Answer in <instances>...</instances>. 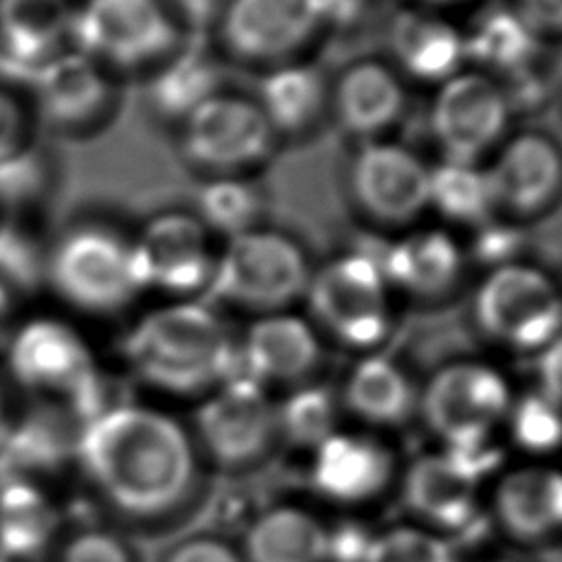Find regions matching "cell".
<instances>
[{
  "mask_svg": "<svg viewBox=\"0 0 562 562\" xmlns=\"http://www.w3.org/2000/svg\"><path fill=\"white\" fill-rule=\"evenodd\" d=\"M75 454L103 501L134 518L176 509L198 472L193 435L173 415L130 402L86 419Z\"/></svg>",
  "mask_w": 562,
  "mask_h": 562,
  "instance_id": "obj_1",
  "label": "cell"
},
{
  "mask_svg": "<svg viewBox=\"0 0 562 562\" xmlns=\"http://www.w3.org/2000/svg\"><path fill=\"white\" fill-rule=\"evenodd\" d=\"M121 351L138 382L171 395H206L237 371V336L198 299L145 312L125 331Z\"/></svg>",
  "mask_w": 562,
  "mask_h": 562,
  "instance_id": "obj_2",
  "label": "cell"
},
{
  "mask_svg": "<svg viewBox=\"0 0 562 562\" xmlns=\"http://www.w3.org/2000/svg\"><path fill=\"white\" fill-rule=\"evenodd\" d=\"M187 37L165 0H83L75 7L70 26V48L112 75H149Z\"/></svg>",
  "mask_w": 562,
  "mask_h": 562,
  "instance_id": "obj_3",
  "label": "cell"
},
{
  "mask_svg": "<svg viewBox=\"0 0 562 562\" xmlns=\"http://www.w3.org/2000/svg\"><path fill=\"white\" fill-rule=\"evenodd\" d=\"M44 283L79 312L114 314L140 292L132 239L97 222L70 226L46 252Z\"/></svg>",
  "mask_w": 562,
  "mask_h": 562,
  "instance_id": "obj_4",
  "label": "cell"
},
{
  "mask_svg": "<svg viewBox=\"0 0 562 562\" xmlns=\"http://www.w3.org/2000/svg\"><path fill=\"white\" fill-rule=\"evenodd\" d=\"M312 263L303 246L274 228L257 226L226 239L215 257L206 294L248 312L270 314L305 296Z\"/></svg>",
  "mask_w": 562,
  "mask_h": 562,
  "instance_id": "obj_5",
  "label": "cell"
},
{
  "mask_svg": "<svg viewBox=\"0 0 562 562\" xmlns=\"http://www.w3.org/2000/svg\"><path fill=\"white\" fill-rule=\"evenodd\" d=\"M7 367L26 391L66 402L88 417L99 384V369L86 338L66 321L35 316L13 327L7 340Z\"/></svg>",
  "mask_w": 562,
  "mask_h": 562,
  "instance_id": "obj_6",
  "label": "cell"
},
{
  "mask_svg": "<svg viewBox=\"0 0 562 562\" xmlns=\"http://www.w3.org/2000/svg\"><path fill=\"white\" fill-rule=\"evenodd\" d=\"M391 285L371 252H345L312 272L305 299L314 323L356 349L375 347L391 325Z\"/></svg>",
  "mask_w": 562,
  "mask_h": 562,
  "instance_id": "obj_7",
  "label": "cell"
},
{
  "mask_svg": "<svg viewBox=\"0 0 562 562\" xmlns=\"http://www.w3.org/2000/svg\"><path fill=\"white\" fill-rule=\"evenodd\" d=\"M472 314L487 338L540 351L562 329L560 283L525 261L490 268L474 292Z\"/></svg>",
  "mask_w": 562,
  "mask_h": 562,
  "instance_id": "obj_8",
  "label": "cell"
},
{
  "mask_svg": "<svg viewBox=\"0 0 562 562\" xmlns=\"http://www.w3.org/2000/svg\"><path fill=\"white\" fill-rule=\"evenodd\" d=\"M277 134L252 97L222 90L178 125L184 162L209 178L241 176L270 158Z\"/></svg>",
  "mask_w": 562,
  "mask_h": 562,
  "instance_id": "obj_9",
  "label": "cell"
},
{
  "mask_svg": "<svg viewBox=\"0 0 562 562\" xmlns=\"http://www.w3.org/2000/svg\"><path fill=\"white\" fill-rule=\"evenodd\" d=\"M327 26L325 0H226L215 35L220 55L272 68L294 57Z\"/></svg>",
  "mask_w": 562,
  "mask_h": 562,
  "instance_id": "obj_10",
  "label": "cell"
},
{
  "mask_svg": "<svg viewBox=\"0 0 562 562\" xmlns=\"http://www.w3.org/2000/svg\"><path fill=\"white\" fill-rule=\"evenodd\" d=\"M277 437V404L241 371L209 391L195 411V448L222 468L259 461Z\"/></svg>",
  "mask_w": 562,
  "mask_h": 562,
  "instance_id": "obj_11",
  "label": "cell"
},
{
  "mask_svg": "<svg viewBox=\"0 0 562 562\" xmlns=\"http://www.w3.org/2000/svg\"><path fill=\"white\" fill-rule=\"evenodd\" d=\"M509 110L507 90L498 79L463 68L437 86L430 132L443 158L481 162L505 140Z\"/></svg>",
  "mask_w": 562,
  "mask_h": 562,
  "instance_id": "obj_12",
  "label": "cell"
},
{
  "mask_svg": "<svg viewBox=\"0 0 562 562\" xmlns=\"http://www.w3.org/2000/svg\"><path fill=\"white\" fill-rule=\"evenodd\" d=\"M509 408L512 395L503 373L476 360L441 367L422 395L424 417L446 446L490 441Z\"/></svg>",
  "mask_w": 562,
  "mask_h": 562,
  "instance_id": "obj_13",
  "label": "cell"
},
{
  "mask_svg": "<svg viewBox=\"0 0 562 562\" xmlns=\"http://www.w3.org/2000/svg\"><path fill=\"white\" fill-rule=\"evenodd\" d=\"M140 290L154 288L173 299H195L211 283L217 252L195 213L162 211L132 237Z\"/></svg>",
  "mask_w": 562,
  "mask_h": 562,
  "instance_id": "obj_14",
  "label": "cell"
},
{
  "mask_svg": "<svg viewBox=\"0 0 562 562\" xmlns=\"http://www.w3.org/2000/svg\"><path fill=\"white\" fill-rule=\"evenodd\" d=\"M26 88L35 114L61 134L94 132L119 108L116 75L70 46L48 59Z\"/></svg>",
  "mask_w": 562,
  "mask_h": 562,
  "instance_id": "obj_15",
  "label": "cell"
},
{
  "mask_svg": "<svg viewBox=\"0 0 562 562\" xmlns=\"http://www.w3.org/2000/svg\"><path fill=\"white\" fill-rule=\"evenodd\" d=\"M349 191L382 224H408L428 209L430 167L408 147L367 140L349 165Z\"/></svg>",
  "mask_w": 562,
  "mask_h": 562,
  "instance_id": "obj_16",
  "label": "cell"
},
{
  "mask_svg": "<svg viewBox=\"0 0 562 562\" xmlns=\"http://www.w3.org/2000/svg\"><path fill=\"white\" fill-rule=\"evenodd\" d=\"M492 468L490 459L457 448L424 454L406 472L404 498L432 525L461 529L474 518L479 483Z\"/></svg>",
  "mask_w": 562,
  "mask_h": 562,
  "instance_id": "obj_17",
  "label": "cell"
},
{
  "mask_svg": "<svg viewBox=\"0 0 562 562\" xmlns=\"http://www.w3.org/2000/svg\"><path fill=\"white\" fill-rule=\"evenodd\" d=\"M487 173L498 209L538 215L562 193V149L547 134L520 132L498 145Z\"/></svg>",
  "mask_w": 562,
  "mask_h": 562,
  "instance_id": "obj_18",
  "label": "cell"
},
{
  "mask_svg": "<svg viewBox=\"0 0 562 562\" xmlns=\"http://www.w3.org/2000/svg\"><path fill=\"white\" fill-rule=\"evenodd\" d=\"M321 360L316 327L285 310L255 316L237 336V371L266 389L303 382Z\"/></svg>",
  "mask_w": 562,
  "mask_h": 562,
  "instance_id": "obj_19",
  "label": "cell"
},
{
  "mask_svg": "<svg viewBox=\"0 0 562 562\" xmlns=\"http://www.w3.org/2000/svg\"><path fill=\"white\" fill-rule=\"evenodd\" d=\"M70 0H0V79L29 86L33 75L68 48Z\"/></svg>",
  "mask_w": 562,
  "mask_h": 562,
  "instance_id": "obj_20",
  "label": "cell"
},
{
  "mask_svg": "<svg viewBox=\"0 0 562 562\" xmlns=\"http://www.w3.org/2000/svg\"><path fill=\"white\" fill-rule=\"evenodd\" d=\"M404 103L400 75L378 59L347 66L329 88V108L338 125L364 143L378 140L402 116Z\"/></svg>",
  "mask_w": 562,
  "mask_h": 562,
  "instance_id": "obj_21",
  "label": "cell"
},
{
  "mask_svg": "<svg viewBox=\"0 0 562 562\" xmlns=\"http://www.w3.org/2000/svg\"><path fill=\"white\" fill-rule=\"evenodd\" d=\"M391 474L393 457L373 437L336 430L314 448L312 483L331 501H369L384 490Z\"/></svg>",
  "mask_w": 562,
  "mask_h": 562,
  "instance_id": "obj_22",
  "label": "cell"
},
{
  "mask_svg": "<svg viewBox=\"0 0 562 562\" xmlns=\"http://www.w3.org/2000/svg\"><path fill=\"white\" fill-rule=\"evenodd\" d=\"M222 55L191 35L187 42L147 75L149 110L173 125H180L200 103L224 90Z\"/></svg>",
  "mask_w": 562,
  "mask_h": 562,
  "instance_id": "obj_23",
  "label": "cell"
},
{
  "mask_svg": "<svg viewBox=\"0 0 562 562\" xmlns=\"http://www.w3.org/2000/svg\"><path fill=\"white\" fill-rule=\"evenodd\" d=\"M378 261L391 288L417 299H439L461 279L465 257L446 231L419 228L391 241Z\"/></svg>",
  "mask_w": 562,
  "mask_h": 562,
  "instance_id": "obj_24",
  "label": "cell"
},
{
  "mask_svg": "<svg viewBox=\"0 0 562 562\" xmlns=\"http://www.w3.org/2000/svg\"><path fill=\"white\" fill-rule=\"evenodd\" d=\"M391 53L406 75L441 83L463 70L465 37L450 20L419 9L400 11L389 26Z\"/></svg>",
  "mask_w": 562,
  "mask_h": 562,
  "instance_id": "obj_25",
  "label": "cell"
},
{
  "mask_svg": "<svg viewBox=\"0 0 562 562\" xmlns=\"http://www.w3.org/2000/svg\"><path fill=\"white\" fill-rule=\"evenodd\" d=\"M255 101L277 138H294L314 130L327 112L329 83L316 66L294 59L263 70Z\"/></svg>",
  "mask_w": 562,
  "mask_h": 562,
  "instance_id": "obj_26",
  "label": "cell"
},
{
  "mask_svg": "<svg viewBox=\"0 0 562 562\" xmlns=\"http://www.w3.org/2000/svg\"><path fill=\"white\" fill-rule=\"evenodd\" d=\"M501 525L518 538H542L562 529V472L527 465L507 472L494 492Z\"/></svg>",
  "mask_w": 562,
  "mask_h": 562,
  "instance_id": "obj_27",
  "label": "cell"
},
{
  "mask_svg": "<svg viewBox=\"0 0 562 562\" xmlns=\"http://www.w3.org/2000/svg\"><path fill=\"white\" fill-rule=\"evenodd\" d=\"M244 562H329V529L310 512L277 505L252 518L241 544Z\"/></svg>",
  "mask_w": 562,
  "mask_h": 562,
  "instance_id": "obj_28",
  "label": "cell"
},
{
  "mask_svg": "<svg viewBox=\"0 0 562 562\" xmlns=\"http://www.w3.org/2000/svg\"><path fill=\"white\" fill-rule=\"evenodd\" d=\"M59 525L57 509L42 487L13 479L0 487V553L29 560L42 553Z\"/></svg>",
  "mask_w": 562,
  "mask_h": 562,
  "instance_id": "obj_29",
  "label": "cell"
},
{
  "mask_svg": "<svg viewBox=\"0 0 562 562\" xmlns=\"http://www.w3.org/2000/svg\"><path fill=\"white\" fill-rule=\"evenodd\" d=\"M465 37V55L485 75H520L538 50L540 37L509 9H492L481 15Z\"/></svg>",
  "mask_w": 562,
  "mask_h": 562,
  "instance_id": "obj_30",
  "label": "cell"
},
{
  "mask_svg": "<svg viewBox=\"0 0 562 562\" xmlns=\"http://www.w3.org/2000/svg\"><path fill=\"white\" fill-rule=\"evenodd\" d=\"M428 206L454 224L479 228L498 211L487 165L441 158L430 167Z\"/></svg>",
  "mask_w": 562,
  "mask_h": 562,
  "instance_id": "obj_31",
  "label": "cell"
},
{
  "mask_svg": "<svg viewBox=\"0 0 562 562\" xmlns=\"http://www.w3.org/2000/svg\"><path fill=\"white\" fill-rule=\"evenodd\" d=\"M345 404L364 422L393 424L411 411L413 386L393 360L371 353L349 371Z\"/></svg>",
  "mask_w": 562,
  "mask_h": 562,
  "instance_id": "obj_32",
  "label": "cell"
},
{
  "mask_svg": "<svg viewBox=\"0 0 562 562\" xmlns=\"http://www.w3.org/2000/svg\"><path fill=\"white\" fill-rule=\"evenodd\" d=\"M195 215L209 233L231 239L259 226L263 193L244 176L209 178L198 193Z\"/></svg>",
  "mask_w": 562,
  "mask_h": 562,
  "instance_id": "obj_33",
  "label": "cell"
},
{
  "mask_svg": "<svg viewBox=\"0 0 562 562\" xmlns=\"http://www.w3.org/2000/svg\"><path fill=\"white\" fill-rule=\"evenodd\" d=\"M277 430L285 441L316 448L336 432V402L323 386H299L277 406Z\"/></svg>",
  "mask_w": 562,
  "mask_h": 562,
  "instance_id": "obj_34",
  "label": "cell"
},
{
  "mask_svg": "<svg viewBox=\"0 0 562 562\" xmlns=\"http://www.w3.org/2000/svg\"><path fill=\"white\" fill-rule=\"evenodd\" d=\"M53 180L50 160L33 143L0 162V211L11 215L42 200Z\"/></svg>",
  "mask_w": 562,
  "mask_h": 562,
  "instance_id": "obj_35",
  "label": "cell"
},
{
  "mask_svg": "<svg viewBox=\"0 0 562 562\" xmlns=\"http://www.w3.org/2000/svg\"><path fill=\"white\" fill-rule=\"evenodd\" d=\"M46 255L40 252L26 228L15 217L0 222V283L15 296L33 292L44 281Z\"/></svg>",
  "mask_w": 562,
  "mask_h": 562,
  "instance_id": "obj_36",
  "label": "cell"
},
{
  "mask_svg": "<svg viewBox=\"0 0 562 562\" xmlns=\"http://www.w3.org/2000/svg\"><path fill=\"white\" fill-rule=\"evenodd\" d=\"M514 439L531 452H549L562 443V402L547 395H527L512 408Z\"/></svg>",
  "mask_w": 562,
  "mask_h": 562,
  "instance_id": "obj_37",
  "label": "cell"
},
{
  "mask_svg": "<svg viewBox=\"0 0 562 562\" xmlns=\"http://www.w3.org/2000/svg\"><path fill=\"white\" fill-rule=\"evenodd\" d=\"M364 562H454V558L439 536L415 527H395L373 536Z\"/></svg>",
  "mask_w": 562,
  "mask_h": 562,
  "instance_id": "obj_38",
  "label": "cell"
},
{
  "mask_svg": "<svg viewBox=\"0 0 562 562\" xmlns=\"http://www.w3.org/2000/svg\"><path fill=\"white\" fill-rule=\"evenodd\" d=\"M57 562H134V558L116 533L92 527L72 533L61 547Z\"/></svg>",
  "mask_w": 562,
  "mask_h": 562,
  "instance_id": "obj_39",
  "label": "cell"
},
{
  "mask_svg": "<svg viewBox=\"0 0 562 562\" xmlns=\"http://www.w3.org/2000/svg\"><path fill=\"white\" fill-rule=\"evenodd\" d=\"M29 110L11 83H0V162L31 145Z\"/></svg>",
  "mask_w": 562,
  "mask_h": 562,
  "instance_id": "obj_40",
  "label": "cell"
},
{
  "mask_svg": "<svg viewBox=\"0 0 562 562\" xmlns=\"http://www.w3.org/2000/svg\"><path fill=\"white\" fill-rule=\"evenodd\" d=\"M162 562H244L241 551L215 536H191L178 542Z\"/></svg>",
  "mask_w": 562,
  "mask_h": 562,
  "instance_id": "obj_41",
  "label": "cell"
},
{
  "mask_svg": "<svg viewBox=\"0 0 562 562\" xmlns=\"http://www.w3.org/2000/svg\"><path fill=\"white\" fill-rule=\"evenodd\" d=\"M224 2L226 0H165L184 31H191L193 35H206V31H213Z\"/></svg>",
  "mask_w": 562,
  "mask_h": 562,
  "instance_id": "obj_42",
  "label": "cell"
},
{
  "mask_svg": "<svg viewBox=\"0 0 562 562\" xmlns=\"http://www.w3.org/2000/svg\"><path fill=\"white\" fill-rule=\"evenodd\" d=\"M538 35H562V0H514L512 7Z\"/></svg>",
  "mask_w": 562,
  "mask_h": 562,
  "instance_id": "obj_43",
  "label": "cell"
},
{
  "mask_svg": "<svg viewBox=\"0 0 562 562\" xmlns=\"http://www.w3.org/2000/svg\"><path fill=\"white\" fill-rule=\"evenodd\" d=\"M371 542L373 536L356 525L329 529V562H364Z\"/></svg>",
  "mask_w": 562,
  "mask_h": 562,
  "instance_id": "obj_44",
  "label": "cell"
},
{
  "mask_svg": "<svg viewBox=\"0 0 562 562\" xmlns=\"http://www.w3.org/2000/svg\"><path fill=\"white\" fill-rule=\"evenodd\" d=\"M540 380L542 393L562 402V329L540 349Z\"/></svg>",
  "mask_w": 562,
  "mask_h": 562,
  "instance_id": "obj_45",
  "label": "cell"
},
{
  "mask_svg": "<svg viewBox=\"0 0 562 562\" xmlns=\"http://www.w3.org/2000/svg\"><path fill=\"white\" fill-rule=\"evenodd\" d=\"M18 296L0 283V342H7L13 331V314H15Z\"/></svg>",
  "mask_w": 562,
  "mask_h": 562,
  "instance_id": "obj_46",
  "label": "cell"
},
{
  "mask_svg": "<svg viewBox=\"0 0 562 562\" xmlns=\"http://www.w3.org/2000/svg\"><path fill=\"white\" fill-rule=\"evenodd\" d=\"M4 432H7V411H4V395L0 389V439L4 437Z\"/></svg>",
  "mask_w": 562,
  "mask_h": 562,
  "instance_id": "obj_47",
  "label": "cell"
},
{
  "mask_svg": "<svg viewBox=\"0 0 562 562\" xmlns=\"http://www.w3.org/2000/svg\"><path fill=\"white\" fill-rule=\"evenodd\" d=\"M426 4H452V2H461V0H422Z\"/></svg>",
  "mask_w": 562,
  "mask_h": 562,
  "instance_id": "obj_48",
  "label": "cell"
},
{
  "mask_svg": "<svg viewBox=\"0 0 562 562\" xmlns=\"http://www.w3.org/2000/svg\"><path fill=\"white\" fill-rule=\"evenodd\" d=\"M4 217H11V215H7V213H2V211H0V222H2Z\"/></svg>",
  "mask_w": 562,
  "mask_h": 562,
  "instance_id": "obj_49",
  "label": "cell"
},
{
  "mask_svg": "<svg viewBox=\"0 0 562 562\" xmlns=\"http://www.w3.org/2000/svg\"><path fill=\"white\" fill-rule=\"evenodd\" d=\"M560 294H562V283H560Z\"/></svg>",
  "mask_w": 562,
  "mask_h": 562,
  "instance_id": "obj_50",
  "label": "cell"
},
{
  "mask_svg": "<svg viewBox=\"0 0 562 562\" xmlns=\"http://www.w3.org/2000/svg\"><path fill=\"white\" fill-rule=\"evenodd\" d=\"M494 562H503V560H494Z\"/></svg>",
  "mask_w": 562,
  "mask_h": 562,
  "instance_id": "obj_51",
  "label": "cell"
}]
</instances>
